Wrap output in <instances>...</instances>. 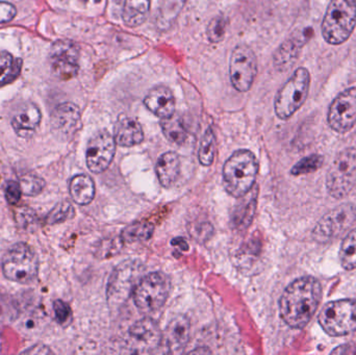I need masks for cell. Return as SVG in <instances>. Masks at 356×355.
I'll use <instances>...</instances> for the list:
<instances>
[{
	"instance_id": "8",
	"label": "cell",
	"mask_w": 356,
	"mask_h": 355,
	"mask_svg": "<svg viewBox=\"0 0 356 355\" xmlns=\"http://www.w3.org/2000/svg\"><path fill=\"white\" fill-rule=\"evenodd\" d=\"M320 325L327 335L343 337L356 331V300L328 302L320 313Z\"/></svg>"
},
{
	"instance_id": "11",
	"label": "cell",
	"mask_w": 356,
	"mask_h": 355,
	"mask_svg": "<svg viewBox=\"0 0 356 355\" xmlns=\"http://www.w3.org/2000/svg\"><path fill=\"white\" fill-rule=\"evenodd\" d=\"M356 220V208L344 204L320 219L313 231V238L319 243H327L348 231Z\"/></svg>"
},
{
	"instance_id": "17",
	"label": "cell",
	"mask_w": 356,
	"mask_h": 355,
	"mask_svg": "<svg viewBox=\"0 0 356 355\" xmlns=\"http://www.w3.org/2000/svg\"><path fill=\"white\" fill-rule=\"evenodd\" d=\"M42 115L35 104L26 102L17 108L13 115L12 126L18 137L29 139L33 137L41 122Z\"/></svg>"
},
{
	"instance_id": "14",
	"label": "cell",
	"mask_w": 356,
	"mask_h": 355,
	"mask_svg": "<svg viewBox=\"0 0 356 355\" xmlns=\"http://www.w3.org/2000/svg\"><path fill=\"white\" fill-rule=\"evenodd\" d=\"M328 123L337 133H345L356 124V87L334 98L328 110Z\"/></svg>"
},
{
	"instance_id": "36",
	"label": "cell",
	"mask_w": 356,
	"mask_h": 355,
	"mask_svg": "<svg viewBox=\"0 0 356 355\" xmlns=\"http://www.w3.org/2000/svg\"><path fill=\"white\" fill-rule=\"evenodd\" d=\"M54 314L58 322L63 327H67L72 321V311L66 302L56 300L54 304Z\"/></svg>"
},
{
	"instance_id": "1",
	"label": "cell",
	"mask_w": 356,
	"mask_h": 355,
	"mask_svg": "<svg viewBox=\"0 0 356 355\" xmlns=\"http://www.w3.org/2000/svg\"><path fill=\"white\" fill-rule=\"evenodd\" d=\"M322 299L321 283L315 277L305 276L293 281L280 300L282 320L295 329H302L316 314Z\"/></svg>"
},
{
	"instance_id": "29",
	"label": "cell",
	"mask_w": 356,
	"mask_h": 355,
	"mask_svg": "<svg viewBox=\"0 0 356 355\" xmlns=\"http://www.w3.org/2000/svg\"><path fill=\"white\" fill-rule=\"evenodd\" d=\"M216 150H217V141H216L215 133L211 127H209L203 135L200 147H199V162L202 166L209 167L213 164Z\"/></svg>"
},
{
	"instance_id": "3",
	"label": "cell",
	"mask_w": 356,
	"mask_h": 355,
	"mask_svg": "<svg viewBox=\"0 0 356 355\" xmlns=\"http://www.w3.org/2000/svg\"><path fill=\"white\" fill-rule=\"evenodd\" d=\"M356 26V0H332L322 22V35L330 45H341Z\"/></svg>"
},
{
	"instance_id": "9",
	"label": "cell",
	"mask_w": 356,
	"mask_h": 355,
	"mask_svg": "<svg viewBox=\"0 0 356 355\" xmlns=\"http://www.w3.org/2000/svg\"><path fill=\"white\" fill-rule=\"evenodd\" d=\"M356 183V149L346 148L334 158L327 173L328 193L341 199L348 195Z\"/></svg>"
},
{
	"instance_id": "28",
	"label": "cell",
	"mask_w": 356,
	"mask_h": 355,
	"mask_svg": "<svg viewBox=\"0 0 356 355\" xmlns=\"http://www.w3.org/2000/svg\"><path fill=\"white\" fill-rule=\"evenodd\" d=\"M154 233V224L149 222H136L125 227L121 233L124 244L139 243L148 241Z\"/></svg>"
},
{
	"instance_id": "38",
	"label": "cell",
	"mask_w": 356,
	"mask_h": 355,
	"mask_svg": "<svg viewBox=\"0 0 356 355\" xmlns=\"http://www.w3.org/2000/svg\"><path fill=\"white\" fill-rule=\"evenodd\" d=\"M22 194L20 183L14 181H8L6 185V198L8 204H12V206L18 204Z\"/></svg>"
},
{
	"instance_id": "32",
	"label": "cell",
	"mask_w": 356,
	"mask_h": 355,
	"mask_svg": "<svg viewBox=\"0 0 356 355\" xmlns=\"http://www.w3.org/2000/svg\"><path fill=\"white\" fill-rule=\"evenodd\" d=\"M20 187L22 193L29 197H35L40 195L45 188V181L39 175L33 173H27L23 175L20 179Z\"/></svg>"
},
{
	"instance_id": "27",
	"label": "cell",
	"mask_w": 356,
	"mask_h": 355,
	"mask_svg": "<svg viewBox=\"0 0 356 355\" xmlns=\"http://www.w3.org/2000/svg\"><path fill=\"white\" fill-rule=\"evenodd\" d=\"M161 127L165 137L177 145H182L188 140V131L184 127V122L178 116L169 117V118L162 119L161 121Z\"/></svg>"
},
{
	"instance_id": "40",
	"label": "cell",
	"mask_w": 356,
	"mask_h": 355,
	"mask_svg": "<svg viewBox=\"0 0 356 355\" xmlns=\"http://www.w3.org/2000/svg\"><path fill=\"white\" fill-rule=\"evenodd\" d=\"M191 231V235L196 240L207 239L213 233V226L209 222L200 223L199 226H195Z\"/></svg>"
},
{
	"instance_id": "15",
	"label": "cell",
	"mask_w": 356,
	"mask_h": 355,
	"mask_svg": "<svg viewBox=\"0 0 356 355\" xmlns=\"http://www.w3.org/2000/svg\"><path fill=\"white\" fill-rule=\"evenodd\" d=\"M51 126L58 137L71 139L81 126L79 106L71 102H65L56 106L51 115Z\"/></svg>"
},
{
	"instance_id": "5",
	"label": "cell",
	"mask_w": 356,
	"mask_h": 355,
	"mask_svg": "<svg viewBox=\"0 0 356 355\" xmlns=\"http://www.w3.org/2000/svg\"><path fill=\"white\" fill-rule=\"evenodd\" d=\"M145 268L138 260L123 261L113 271L106 290L108 306L112 308L122 306L133 295Z\"/></svg>"
},
{
	"instance_id": "22",
	"label": "cell",
	"mask_w": 356,
	"mask_h": 355,
	"mask_svg": "<svg viewBox=\"0 0 356 355\" xmlns=\"http://www.w3.org/2000/svg\"><path fill=\"white\" fill-rule=\"evenodd\" d=\"M156 175L163 187H172L180 172V160L175 152H165L159 158L156 166Z\"/></svg>"
},
{
	"instance_id": "42",
	"label": "cell",
	"mask_w": 356,
	"mask_h": 355,
	"mask_svg": "<svg viewBox=\"0 0 356 355\" xmlns=\"http://www.w3.org/2000/svg\"><path fill=\"white\" fill-rule=\"evenodd\" d=\"M0 352H1V338H0Z\"/></svg>"
},
{
	"instance_id": "19",
	"label": "cell",
	"mask_w": 356,
	"mask_h": 355,
	"mask_svg": "<svg viewBox=\"0 0 356 355\" xmlns=\"http://www.w3.org/2000/svg\"><path fill=\"white\" fill-rule=\"evenodd\" d=\"M191 335L190 319L177 315L169 322L166 329V342L170 354H181L188 343Z\"/></svg>"
},
{
	"instance_id": "33",
	"label": "cell",
	"mask_w": 356,
	"mask_h": 355,
	"mask_svg": "<svg viewBox=\"0 0 356 355\" xmlns=\"http://www.w3.org/2000/svg\"><path fill=\"white\" fill-rule=\"evenodd\" d=\"M324 158L320 154H312L299 160L292 170L291 174L298 176V175L307 174V173L316 172L318 169L321 168L323 165Z\"/></svg>"
},
{
	"instance_id": "30",
	"label": "cell",
	"mask_w": 356,
	"mask_h": 355,
	"mask_svg": "<svg viewBox=\"0 0 356 355\" xmlns=\"http://www.w3.org/2000/svg\"><path fill=\"white\" fill-rule=\"evenodd\" d=\"M240 208L236 210L234 217H232V223L236 229H246L250 224L253 216H254L255 208H257V194L251 192L250 198L240 204Z\"/></svg>"
},
{
	"instance_id": "10",
	"label": "cell",
	"mask_w": 356,
	"mask_h": 355,
	"mask_svg": "<svg viewBox=\"0 0 356 355\" xmlns=\"http://www.w3.org/2000/svg\"><path fill=\"white\" fill-rule=\"evenodd\" d=\"M257 74V58L254 51L245 44L236 46L229 60L230 81L236 91H249Z\"/></svg>"
},
{
	"instance_id": "31",
	"label": "cell",
	"mask_w": 356,
	"mask_h": 355,
	"mask_svg": "<svg viewBox=\"0 0 356 355\" xmlns=\"http://www.w3.org/2000/svg\"><path fill=\"white\" fill-rule=\"evenodd\" d=\"M340 260L345 270L356 269V229L347 235L340 250Z\"/></svg>"
},
{
	"instance_id": "4",
	"label": "cell",
	"mask_w": 356,
	"mask_h": 355,
	"mask_svg": "<svg viewBox=\"0 0 356 355\" xmlns=\"http://www.w3.org/2000/svg\"><path fill=\"white\" fill-rule=\"evenodd\" d=\"M311 88V74L305 67L297 69L278 91L274 102L276 116L282 120L290 119L305 104Z\"/></svg>"
},
{
	"instance_id": "25",
	"label": "cell",
	"mask_w": 356,
	"mask_h": 355,
	"mask_svg": "<svg viewBox=\"0 0 356 355\" xmlns=\"http://www.w3.org/2000/svg\"><path fill=\"white\" fill-rule=\"evenodd\" d=\"M186 0H163L156 17V26L160 31H167L172 26L186 6Z\"/></svg>"
},
{
	"instance_id": "16",
	"label": "cell",
	"mask_w": 356,
	"mask_h": 355,
	"mask_svg": "<svg viewBox=\"0 0 356 355\" xmlns=\"http://www.w3.org/2000/svg\"><path fill=\"white\" fill-rule=\"evenodd\" d=\"M309 29L297 31L289 39H286L276 50L273 63L278 71H286L292 68L300 54L305 44L309 41Z\"/></svg>"
},
{
	"instance_id": "34",
	"label": "cell",
	"mask_w": 356,
	"mask_h": 355,
	"mask_svg": "<svg viewBox=\"0 0 356 355\" xmlns=\"http://www.w3.org/2000/svg\"><path fill=\"white\" fill-rule=\"evenodd\" d=\"M228 20L226 17L219 15L213 17L207 25V39L211 43H220L225 37L226 29H227Z\"/></svg>"
},
{
	"instance_id": "6",
	"label": "cell",
	"mask_w": 356,
	"mask_h": 355,
	"mask_svg": "<svg viewBox=\"0 0 356 355\" xmlns=\"http://www.w3.org/2000/svg\"><path fill=\"white\" fill-rule=\"evenodd\" d=\"M39 258L33 247L26 243H17L2 258V271L8 281L31 283L39 273Z\"/></svg>"
},
{
	"instance_id": "12",
	"label": "cell",
	"mask_w": 356,
	"mask_h": 355,
	"mask_svg": "<svg viewBox=\"0 0 356 355\" xmlns=\"http://www.w3.org/2000/svg\"><path fill=\"white\" fill-rule=\"evenodd\" d=\"M49 65L54 74L60 81L76 76L79 70V48L74 42L58 40L49 50Z\"/></svg>"
},
{
	"instance_id": "39",
	"label": "cell",
	"mask_w": 356,
	"mask_h": 355,
	"mask_svg": "<svg viewBox=\"0 0 356 355\" xmlns=\"http://www.w3.org/2000/svg\"><path fill=\"white\" fill-rule=\"evenodd\" d=\"M16 8L12 3L0 1V23L10 22L16 16Z\"/></svg>"
},
{
	"instance_id": "24",
	"label": "cell",
	"mask_w": 356,
	"mask_h": 355,
	"mask_svg": "<svg viewBox=\"0 0 356 355\" xmlns=\"http://www.w3.org/2000/svg\"><path fill=\"white\" fill-rule=\"evenodd\" d=\"M71 197L79 206H88L95 197V183L86 174L75 175L69 185Z\"/></svg>"
},
{
	"instance_id": "2",
	"label": "cell",
	"mask_w": 356,
	"mask_h": 355,
	"mask_svg": "<svg viewBox=\"0 0 356 355\" xmlns=\"http://www.w3.org/2000/svg\"><path fill=\"white\" fill-rule=\"evenodd\" d=\"M259 163L250 150L234 152L223 167V183L226 191L234 197H244L254 185Z\"/></svg>"
},
{
	"instance_id": "35",
	"label": "cell",
	"mask_w": 356,
	"mask_h": 355,
	"mask_svg": "<svg viewBox=\"0 0 356 355\" xmlns=\"http://www.w3.org/2000/svg\"><path fill=\"white\" fill-rule=\"evenodd\" d=\"M75 210L72 204L68 201L60 202L56 204L51 212L46 217V222L48 224H56V223H63L65 221L70 220L74 217Z\"/></svg>"
},
{
	"instance_id": "21",
	"label": "cell",
	"mask_w": 356,
	"mask_h": 355,
	"mask_svg": "<svg viewBox=\"0 0 356 355\" xmlns=\"http://www.w3.org/2000/svg\"><path fill=\"white\" fill-rule=\"evenodd\" d=\"M114 138L118 145L122 147H133L143 142V129L137 119L121 116L115 125Z\"/></svg>"
},
{
	"instance_id": "18",
	"label": "cell",
	"mask_w": 356,
	"mask_h": 355,
	"mask_svg": "<svg viewBox=\"0 0 356 355\" xmlns=\"http://www.w3.org/2000/svg\"><path fill=\"white\" fill-rule=\"evenodd\" d=\"M146 108L161 119L169 118L175 114V97L172 91L165 85H156L144 98Z\"/></svg>"
},
{
	"instance_id": "20",
	"label": "cell",
	"mask_w": 356,
	"mask_h": 355,
	"mask_svg": "<svg viewBox=\"0 0 356 355\" xmlns=\"http://www.w3.org/2000/svg\"><path fill=\"white\" fill-rule=\"evenodd\" d=\"M129 338L138 345L148 349H154L160 345L162 333L156 321L143 318L137 321L129 331Z\"/></svg>"
},
{
	"instance_id": "37",
	"label": "cell",
	"mask_w": 356,
	"mask_h": 355,
	"mask_svg": "<svg viewBox=\"0 0 356 355\" xmlns=\"http://www.w3.org/2000/svg\"><path fill=\"white\" fill-rule=\"evenodd\" d=\"M123 241L121 237L119 239L108 240L102 243V246L98 247V256L102 258H111L114 256L115 254H118L119 250L121 249L123 245Z\"/></svg>"
},
{
	"instance_id": "26",
	"label": "cell",
	"mask_w": 356,
	"mask_h": 355,
	"mask_svg": "<svg viewBox=\"0 0 356 355\" xmlns=\"http://www.w3.org/2000/svg\"><path fill=\"white\" fill-rule=\"evenodd\" d=\"M21 68L20 58H14L6 51L0 52V87L13 83L20 74Z\"/></svg>"
},
{
	"instance_id": "13",
	"label": "cell",
	"mask_w": 356,
	"mask_h": 355,
	"mask_svg": "<svg viewBox=\"0 0 356 355\" xmlns=\"http://www.w3.org/2000/svg\"><path fill=\"white\" fill-rule=\"evenodd\" d=\"M116 141L108 131H99L90 139L86 151V162L91 172H104L116 154Z\"/></svg>"
},
{
	"instance_id": "23",
	"label": "cell",
	"mask_w": 356,
	"mask_h": 355,
	"mask_svg": "<svg viewBox=\"0 0 356 355\" xmlns=\"http://www.w3.org/2000/svg\"><path fill=\"white\" fill-rule=\"evenodd\" d=\"M152 0H125L122 19L129 27L141 26L149 16Z\"/></svg>"
},
{
	"instance_id": "41",
	"label": "cell",
	"mask_w": 356,
	"mask_h": 355,
	"mask_svg": "<svg viewBox=\"0 0 356 355\" xmlns=\"http://www.w3.org/2000/svg\"><path fill=\"white\" fill-rule=\"evenodd\" d=\"M23 354H51V350L49 348L46 347V346H35V347L31 348V349L26 350V352H23Z\"/></svg>"
},
{
	"instance_id": "7",
	"label": "cell",
	"mask_w": 356,
	"mask_h": 355,
	"mask_svg": "<svg viewBox=\"0 0 356 355\" xmlns=\"http://www.w3.org/2000/svg\"><path fill=\"white\" fill-rule=\"evenodd\" d=\"M170 286V279L165 273L154 272L145 275L134 290L136 306L145 314L156 312L168 299Z\"/></svg>"
}]
</instances>
